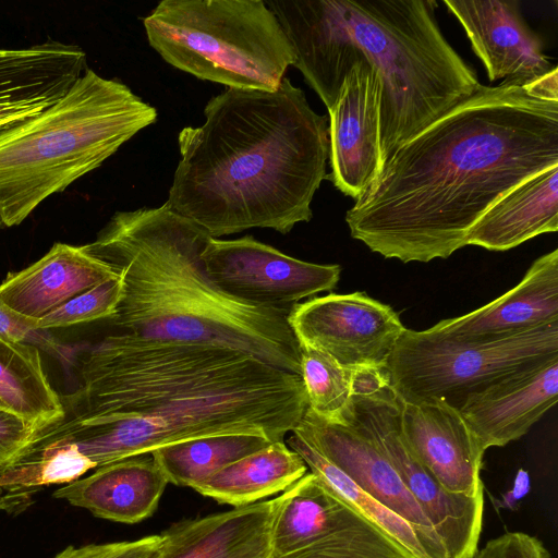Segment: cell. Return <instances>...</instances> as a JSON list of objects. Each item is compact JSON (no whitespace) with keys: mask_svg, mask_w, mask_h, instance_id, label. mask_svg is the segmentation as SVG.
<instances>
[{"mask_svg":"<svg viewBox=\"0 0 558 558\" xmlns=\"http://www.w3.org/2000/svg\"><path fill=\"white\" fill-rule=\"evenodd\" d=\"M557 74L481 84L400 145L347 211L351 236L402 263L466 246L490 206L558 165Z\"/></svg>","mask_w":558,"mask_h":558,"instance_id":"6da1fadb","label":"cell"},{"mask_svg":"<svg viewBox=\"0 0 558 558\" xmlns=\"http://www.w3.org/2000/svg\"><path fill=\"white\" fill-rule=\"evenodd\" d=\"M81 386L50 437L95 469L183 440L256 434L281 441L308 408L299 375L245 352L109 335L82 359Z\"/></svg>","mask_w":558,"mask_h":558,"instance_id":"7a4b0ae2","label":"cell"},{"mask_svg":"<svg viewBox=\"0 0 558 558\" xmlns=\"http://www.w3.org/2000/svg\"><path fill=\"white\" fill-rule=\"evenodd\" d=\"M199 126L178 136L166 204L218 239L247 229L289 233L312 219L327 178L328 121L283 77L276 90L226 88Z\"/></svg>","mask_w":558,"mask_h":558,"instance_id":"3957f363","label":"cell"},{"mask_svg":"<svg viewBox=\"0 0 558 558\" xmlns=\"http://www.w3.org/2000/svg\"><path fill=\"white\" fill-rule=\"evenodd\" d=\"M294 54L293 66L327 109L352 65L380 83L383 163L481 85L441 33L435 0H266Z\"/></svg>","mask_w":558,"mask_h":558,"instance_id":"277c9868","label":"cell"},{"mask_svg":"<svg viewBox=\"0 0 558 558\" xmlns=\"http://www.w3.org/2000/svg\"><path fill=\"white\" fill-rule=\"evenodd\" d=\"M210 239L166 203L117 211L95 241L83 245L122 281L109 320L120 332L236 350L300 376L301 348L288 323L290 311L251 304L219 289L202 259Z\"/></svg>","mask_w":558,"mask_h":558,"instance_id":"5b68a950","label":"cell"},{"mask_svg":"<svg viewBox=\"0 0 558 558\" xmlns=\"http://www.w3.org/2000/svg\"><path fill=\"white\" fill-rule=\"evenodd\" d=\"M156 119V109L125 84L86 69L56 104L0 132L4 226L20 225Z\"/></svg>","mask_w":558,"mask_h":558,"instance_id":"8992f818","label":"cell"},{"mask_svg":"<svg viewBox=\"0 0 558 558\" xmlns=\"http://www.w3.org/2000/svg\"><path fill=\"white\" fill-rule=\"evenodd\" d=\"M143 24L167 63L227 88L276 90L294 62L263 0H163Z\"/></svg>","mask_w":558,"mask_h":558,"instance_id":"52a82bcc","label":"cell"},{"mask_svg":"<svg viewBox=\"0 0 558 558\" xmlns=\"http://www.w3.org/2000/svg\"><path fill=\"white\" fill-rule=\"evenodd\" d=\"M554 357H558V322L485 341H458L428 329L405 328L385 369L401 401L441 399L459 409L469 395Z\"/></svg>","mask_w":558,"mask_h":558,"instance_id":"ba28073f","label":"cell"},{"mask_svg":"<svg viewBox=\"0 0 558 558\" xmlns=\"http://www.w3.org/2000/svg\"><path fill=\"white\" fill-rule=\"evenodd\" d=\"M400 414V400L386 369H360L343 425L360 430L385 456L426 513L449 558H473L482 532L484 497L446 492L410 448Z\"/></svg>","mask_w":558,"mask_h":558,"instance_id":"9c48e42d","label":"cell"},{"mask_svg":"<svg viewBox=\"0 0 558 558\" xmlns=\"http://www.w3.org/2000/svg\"><path fill=\"white\" fill-rule=\"evenodd\" d=\"M209 279L223 292L251 304L290 311L299 301L331 291L341 267L304 262L245 235L211 238L202 253Z\"/></svg>","mask_w":558,"mask_h":558,"instance_id":"30bf717a","label":"cell"},{"mask_svg":"<svg viewBox=\"0 0 558 558\" xmlns=\"http://www.w3.org/2000/svg\"><path fill=\"white\" fill-rule=\"evenodd\" d=\"M288 323L300 347L326 353L351 368L385 369L405 329L391 306L360 291L299 302Z\"/></svg>","mask_w":558,"mask_h":558,"instance_id":"8fae6325","label":"cell"},{"mask_svg":"<svg viewBox=\"0 0 558 558\" xmlns=\"http://www.w3.org/2000/svg\"><path fill=\"white\" fill-rule=\"evenodd\" d=\"M357 487L409 522L420 534L432 558H449L447 549L401 478L375 446L351 425L325 421L308 408L292 430Z\"/></svg>","mask_w":558,"mask_h":558,"instance_id":"7c38bea8","label":"cell"},{"mask_svg":"<svg viewBox=\"0 0 558 558\" xmlns=\"http://www.w3.org/2000/svg\"><path fill=\"white\" fill-rule=\"evenodd\" d=\"M328 112L331 173L326 179L356 201L373 184L383 167L377 72L363 61L355 62Z\"/></svg>","mask_w":558,"mask_h":558,"instance_id":"4fadbf2b","label":"cell"},{"mask_svg":"<svg viewBox=\"0 0 558 558\" xmlns=\"http://www.w3.org/2000/svg\"><path fill=\"white\" fill-rule=\"evenodd\" d=\"M400 412L410 448L438 484L451 494L483 497L481 471L486 449L459 409L441 399L400 400Z\"/></svg>","mask_w":558,"mask_h":558,"instance_id":"5bb4252c","label":"cell"},{"mask_svg":"<svg viewBox=\"0 0 558 558\" xmlns=\"http://www.w3.org/2000/svg\"><path fill=\"white\" fill-rule=\"evenodd\" d=\"M482 60L490 82L539 77L553 65L544 43L524 20L515 0H444Z\"/></svg>","mask_w":558,"mask_h":558,"instance_id":"9a60e30c","label":"cell"},{"mask_svg":"<svg viewBox=\"0 0 558 558\" xmlns=\"http://www.w3.org/2000/svg\"><path fill=\"white\" fill-rule=\"evenodd\" d=\"M558 399V357L511 373L466 397L459 411L483 447L524 436Z\"/></svg>","mask_w":558,"mask_h":558,"instance_id":"2e32d148","label":"cell"},{"mask_svg":"<svg viewBox=\"0 0 558 558\" xmlns=\"http://www.w3.org/2000/svg\"><path fill=\"white\" fill-rule=\"evenodd\" d=\"M86 69L80 47L52 39L28 48H0V132L56 104Z\"/></svg>","mask_w":558,"mask_h":558,"instance_id":"e0dca14e","label":"cell"},{"mask_svg":"<svg viewBox=\"0 0 558 558\" xmlns=\"http://www.w3.org/2000/svg\"><path fill=\"white\" fill-rule=\"evenodd\" d=\"M558 322V250L536 258L520 282L486 305L429 331L458 341L511 337Z\"/></svg>","mask_w":558,"mask_h":558,"instance_id":"ac0fdd59","label":"cell"},{"mask_svg":"<svg viewBox=\"0 0 558 558\" xmlns=\"http://www.w3.org/2000/svg\"><path fill=\"white\" fill-rule=\"evenodd\" d=\"M116 278L83 245L57 242L34 264L7 275L0 283V302L32 325L74 296Z\"/></svg>","mask_w":558,"mask_h":558,"instance_id":"d6986e66","label":"cell"},{"mask_svg":"<svg viewBox=\"0 0 558 558\" xmlns=\"http://www.w3.org/2000/svg\"><path fill=\"white\" fill-rule=\"evenodd\" d=\"M279 496L171 524L158 558H270Z\"/></svg>","mask_w":558,"mask_h":558,"instance_id":"ffe728a7","label":"cell"},{"mask_svg":"<svg viewBox=\"0 0 558 558\" xmlns=\"http://www.w3.org/2000/svg\"><path fill=\"white\" fill-rule=\"evenodd\" d=\"M151 453L121 459L95 469L53 493V497L95 517L138 523L151 517L168 484Z\"/></svg>","mask_w":558,"mask_h":558,"instance_id":"44dd1931","label":"cell"},{"mask_svg":"<svg viewBox=\"0 0 558 558\" xmlns=\"http://www.w3.org/2000/svg\"><path fill=\"white\" fill-rule=\"evenodd\" d=\"M558 230V165L524 180L471 228L466 245L508 251L544 233Z\"/></svg>","mask_w":558,"mask_h":558,"instance_id":"7402d4cb","label":"cell"},{"mask_svg":"<svg viewBox=\"0 0 558 558\" xmlns=\"http://www.w3.org/2000/svg\"><path fill=\"white\" fill-rule=\"evenodd\" d=\"M364 519L322 478L307 472L279 495L271 557L287 558Z\"/></svg>","mask_w":558,"mask_h":558,"instance_id":"603a6c76","label":"cell"},{"mask_svg":"<svg viewBox=\"0 0 558 558\" xmlns=\"http://www.w3.org/2000/svg\"><path fill=\"white\" fill-rule=\"evenodd\" d=\"M308 471L283 440L250 453L192 487L220 504L242 507L287 490Z\"/></svg>","mask_w":558,"mask_h":558,"instance_id":"cb8c5ba5","label":"cell"},{"mask_svg":"<svg viewBox=\"0 0 558 558\" xmlns=\"http://www.w3.org/2000/svg\"><path fill=\"white\" fill-rule=\"evenodd\" d=\"M0 410L39 427L64 417L62 398L52 388L40 350L0 337Z\"/></svg>","mask_w":558,"mask_h":558,"instance_id":"d4e9b609","label":"cell"},{"mask_svg":"<svg viewBox=\"0 0 558 558\" xmlns=\"http://www.w3.org/2000/svg\"><path fill=\"white\" fill-rule=\"evenodd\" d=\"M272 441L256 434H225L174 442L150 452L169 483H197Z\"/></svg>","mask_w":558,"mask_h":558,"instance_id":"484cf974","label":"cell"},{"mask_svg":"<svg viewBox=\"0 0 558 558\" xmlns=\"http://www.w3.org/2000/svg\"><path fill=\"white\" fill-rule=\"evenodd\" d=\"M287 445L301 456L310 472L328 484L363 518L415 558H432L420 534L409 522L363 492L301 437L292 433L287 440Z\"/></svg>","mask_w":558,"mask_h":558,"instance_id":"4316f807","label":"cell"},{"mask_svg":"<svg viewBox=\"0 0 558 558\" xmlns=\"http://www.w3.org/2000/svg\"><path fill=\"white\" fill-rule=\"evenodd\" d=\"M300 348V376L308 409L325 421L344 424L361 368L343 366L315 349Z\"/></svg>","mask_w":558,"mask_h":558,"instance_id":"83f0119b","label":"cell"},{"mask_svg":"<svg viewBox=\"0 0 558 558\" xmlns=\"http://www.w3.org/2000/svg\"><path fill=\"white\" fill-rule=\"evenodd\" d=\"M122 296V281L118 277L97 284L74 296L54 311L33 322V327L49 330L99 319H111Z\"/></svg>","mask_w":558,"mask_h":558,"instance_id":"f1b7e54d","label":"cell"},{"mask_svg":"<svg viewBox=\"0 0 558 558\" xmlns=\"http://www.w3.org/2000/svg\"><path fill=\"white\" fill-rule=\"evenodd\" d=\"M161 536L149 535L135 541L68 546L53 558H158Z\"/></svg>","mask_w":558,"mask_h":558,"instance_id":"f546056e","label":"cell"},{"mask_svg":"<svg viewBox=\"0 0 558 558\" xmlns=\"http://www.w3.org/2000/svg\"><path fill=\"white\" fill-rule=\"evenodd\" d=\"M0 337L32 344L49 354L68 361L70 349L59 342L48 330L35 329L31 323L14 314L0 302Z\"/></svg>","mask_w":558,"mask_h":558,"instance_id":"4dcf8cb0","label":"cell"},{"mask_svg":"<svg viewBox=\"0 0 558 558\" xmlns=\"http://www.w3.org/2000/svg\"><path fill=\"white\" fill-rule=\"evenodd\" d=\"M541 539L523 532H505L477 549L473 558H549Z\"/></svg>","mask_w":558,"mask_h":558,"instance_id":"1f68e13d","label":"cell"},{"mask_svg":"<svg viewBox=\"0 0 558 558\" xmlns=\"http://www.w3.org/2000/svg\"><path fill=\"white\" fill-rule=\"evenodd\" d=\"M38 428L31 421L0 410V465L17 454Z\"/></svg>","mask_w":558,"mask_h":558,"instance_id":"d6a6232c","label":"cell"},{"mask_svg":"<svg viewBox=\"0 0 558 558\" xmlns=\"http://www.w3.org/2000/svg\"><path fill=\"white\" fill-rule=\"evenodd\" d=\"M531 483L529 474L520 470L510 490L501 495L499 499H493L496 509H518L519 501L530 492Z\"/></svg>","mask_w":558,"mask_h":558,"instance_id":"836d02e7","label":"cell"},{"mask_svg":"<svg viewBox=\"0 0 558 558\" xmlns=\"http://www.w3.org/2000/svg\"><path fill=\"white\" fill-rule=\"evenodd\" d=\"M26 499L25 496L8 494L0 489V510L13 511L20 506L25 507Z\"/></svg>","mask_w":558,"mask_h":558,"instance_id":"e575fe53","label":"cell"},{"mask_svg":"<svg viewBox=\"0 0 558 558\" xmlns=\"http://www.w3.org/2000/svg\"><path fill=\"white\" fill-rule=\"evenodd\" d=\"M4 227H5V226H4V222H3L2 217H1V215H0V229H2V228H4Z\"/></svg>","mask_w":558,"mask_h":558,"instance_id":"d590c367","label":"cell"},{"mask_svg":"<svg viewBox=\"0 0 558 558\" xmlns=\"http://www.w3.org/2000/svg\"><path fill=\"white\" fill-rule=\"evenodd\" d=\"M270 558H272V557H270Z\"/></svg>","mask_w":558,"mask_h":558,"instance_id":"8d00e7d4","label":"cell"}]
</instances>
